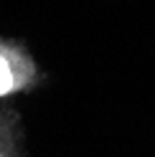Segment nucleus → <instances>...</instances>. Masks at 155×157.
Here are the masks:
<instances>
[{"label": "nucleus", "mask_w": 155, "mask_h": 157, "mask_svg": "<svg viewBox=\"0 0 155 157\" xmlns=\"http://www.w3.org/2000/svg\"><path fill=\"white\" fill-rule=\"evenodd\" d=\"M10 89H13V68L8 63V58L0 56V96L8 94Z\"/></svg>", "instance_id": "1"}]
</instances>
